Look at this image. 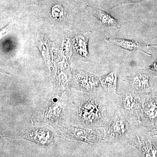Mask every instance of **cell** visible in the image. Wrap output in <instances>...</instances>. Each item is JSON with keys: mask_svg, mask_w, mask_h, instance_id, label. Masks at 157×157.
<instances>
[{"mask_svg": "<svg viewBox=\"0 0 157 157\" xmlns=\"http://www.w3.org/2000/svg\"><path fill=\"white\" fill-rule=\"evenodd\" d=\"M115 117H113L107 125L106 136L108 141L123 140L132 135L128 134V131H132L129 128L128 122L123 117L121 111H118Z\"/></svg>", "mask_w": 157, "mask_h": 157, "instance_id": "cell-1", "label": "cell"}, {"mask_svg": "<svg viewBox=\"0 0 157 157\" xmlns=\"http://www.w3.org/2000/svg\"><path fill=\"white\" fill-rule=\"evenodd\" d=\"M107 42L114 44L125 50L135 51L140 49L141 45L138 42L129 39L106 38Z\"/></svg>", "mask_w": 157, "mask_h": 157, "instance_id": "cell-2", "label": "cell"}, {"mask_svg": "<svg viewBox=\"0 0 157 157\" xmlns=\"http://www.w3.org/2000/svg\"><path fill=\"white\" fill-rule=\"evenodd\" d=\"M129 81L132 84L133 90H138L146 88L148 86L149 77L147 75L144 74H140L137 76L132 77Z\"/></svg>", "mask_w": 157, "mask_h": 157, "instance_id": "cell-3", "label": "cell"}, {"mask_svg": "<svg viewBox=\"0 0 157 157\" xmlns=\"http://www.w3.org/2000/svg\"><path fill=\"white\" fill-rule=\"evenodd\" d=\"M98 18L104 25L107 27H117L118 21L105 11L100 10L98 12Z\"/></svg>", "mask_w": 157, "mask_h": 157, "instance_id": "cell-4", "label": "cell"}, {"mask_svg": "<svg viewBox=\"0 0 157 157\" xmlns=\"http://www.w3.org/2000/svg\"><path fill=\"white\" fill-rule=\"evenodd\" d=\"M75 40V46L78 52L83 56H86L87 52V40L82 36H78Z\"/></svg>", "mask_w": 157, "mask_h": 157, "instance_id": "cell-5", "label": "cell"}, {"mask_svg": "<svg viewBox=\"0 0 157 157\" xmlns=\"http://www.w3.org/2000/svg\"><path fill=\"white\" fill-rule=\"evenodd\" d=\"M117 76L114 72L109 73L107 76H104L102 79L103 84L105 85L107 88L115 87L117 83Z\"/></svg>", "mask_w": 157, "mask_h": 157, "instance_id": "cell-6", "label": "cell"}, {"mask_svg": "<svg viewBox=\"0 0 157 157\" xmlns=\"http://www.w3.org/2000/svg\"><path fill=\"white\" fill-rule=\"evenodd\" d=\"M52 14L54 17H61L64 15V11L62 6L56 5L52 7Z\"/></svg>", "mask_w": 157, "mask_h": 157, "instance_id": "cell-7", "label": "cell"}, {"mask_svg": "<svg viewBox=\"0 0 157 157\" xmlns=\"http://www.w3.org/2000/svg\"><path fill=\"white\" fill-rule=\"evenodd\" d=\"M147 1V0H125L126 2L128 3H138L142 2L144 1Z\"/></svg>", "mask_w": 157, "mask_h": 157, "instance_id": "cell-8", "label": "cell"}, {"mask_svg": "<svg viewBox=\"0 0 157 157\" xmlns=\"http://www.w3.org/2000/svg\"><path fill=\"white\" fill-rule=\"evenodd\" d=\"M152 70H157V62H156L153 65V66L151 67Z\"/></svg>", "mask_w": 157, "mask_h": 157, "instance_id": "cell-9", "label": "cell"}]
</instances>
